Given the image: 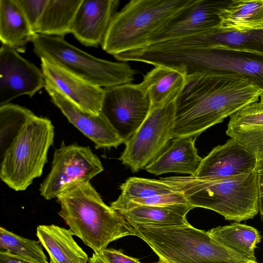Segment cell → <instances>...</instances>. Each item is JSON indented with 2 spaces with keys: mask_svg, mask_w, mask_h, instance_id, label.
<instances>
[{
  "mask_svg": "<svg viewBox=\"0 0 263 263\" xmlns=\"http://www.w3.org/2000/svg\"><path fill=\"white\" fill-rule=\"evenodd\" d=\"M262 93L247 80L234 76L186 77L177 99L173 138L196 137L257 102Z\"/></svg>",
  "mask_w": 263,
  "mask_h": 263,
  "instance_id": "cell-1",
  "label": "cell"
},
{
  "mask_svg": "<svg viewBox=\"0 0 263 263\" xmlns=\"http://www.w3.org/2000/svg\"><path fill=\"white\" fill-rule=\"evenodd\" d=\"M58 214L73 235L95 253L113 241L136 236L133 227L118 212L103 201L90 181L73 184L57 197Z\"/></svg>",
  "mask_w": 263,
  "mask_h": 263,
  "instance_id": "cell-2",
  "label": "cell"
},
{
  "mask_svg": "<svg viewBox=\"0 0 263 263\" xmlns=\"http://www.w3.org/2000/svg\"><path fill=\"white\" fill-rule=\"evenodd\" d=\"M180 192L194 208L216 212L225 219L237 222L254 218L258 211L257 174H247L219 180L192 176L162 178Z\"/></svg>",
  "mask_w": 263,
  "mask_h": 263,
  "instance_id": "cell-3",
  "label": "cell"
},
{
  "mask_svg": "<svg viewBox=\"0 0 263 263\" xmlns=\"http://www.w3.org/2000/svg\"><path fill=\"white\" fill-rule=\"evenodd\" d=\"M195 0H133L117 12L102 44L113 55L147 46Z\"/></svg>",
  "mask_w": 263,
  "mask_h": 263,
  "instance_id": "cell-4",
  "label": "cell"
},
{
  "mask_svg": "<svg viewBox=\"0 0 263 263\" xmlns=\"http://www.w3.org/2000/svg\"><path fill=\"white\" fill-rule=\"evenodd\" d=\"M131 226L136 236L167 263H258L227 248L208 232L190 223L174 227Z\"/></svg>",
  "mask_w": 263,
  "mask_h": 263,
  "instance_id": "cell-5",
  "label": "cell"
},
{
  "mask_svg": "<svg viewBox=\"0 0 263 263\" xmlns=\"http://www.w3.org/2000/svg\"><path fill=\"white\" fill-rule=\"evenodd\" d=\"M165 64L186 77L230 75L242 78L263 91V53L224 46L171 48Z\"/></svg>",
  "mask_w": 263,
  "mask_h": 263,
  "instance_id": "cell-6",
  "label": "cell"
},
{
  "mask_svg": "<svg viewBox=\"0 0 263 263\" xmlns=\"http://www.w3.org/2000/svg\"><path fill=\"white\" fill-rule=\"evenodd\" d=\"M54 137V126L49 119L35 115L30 118L4 151L1 180L14 191L25 190L42 175Z\"/></svg>",
  "mask_w": 263,
  "mask_h": 263,
  "instance_id": "cell-7",
  "label": "cell"
},
{
  "mask_svg": "<svg viewBox=\"0 0 263 263\" xmlns=\"http://www.w3.org/2000/svg\"><path fill=\"white\" fill-rule=\"evenodd\" d=\"M33 50L44 59L80 79L98 87L130 84L137 71L125 62L99 59L68 43L64 37L35 34Z\"/></svg>",
  "mask_w": 263,
  "mask_h": 263,
  "instance_id": "cell-8",
  "label": "cell"
},
{
  "mask_svg": "<svg viewBox=\"0 0 263 263\" xmlns=\"http://www.w3.org/2000/svg\"><path fill=\"white\" fill-rule=\"evenodd\" d=\"M177 99L151 108L141 126L125 142V147L119 160L133 172L145 169L173 139Z\"/></svg>",
  "mask_w": 263,
  "mask_h": 263,
  "instance_id": "cell-9",
  "label": "cell"
},
{
  "mask_svg": "<svg viewBox=\"0 0 263 263\" xmlns=\"http://www.w3.org/2000/svg\"><path fill=\"white\" fill-rule=\"evenodd\" d=\"M103 170L89 147L62 145L55 151L50 171L40 185L41 195L46 200L57 198L73 184L90 181Z\"/></svg>",
  "mask_w": 263,
  "mask_h": 263,
  "instance_id": "cell-10",
  "label": "cell"
},
{
  "mask_svg": "<svg viewBox=\"0 0 263 263\" xmlns=\"http://www.w3.org/2000/svg\"><path fill=\"white\" fill-rule=\"evenodd\" d=\"M101 112L124 141L128 140L147 117L149 97L140 84L104 88Z\"/></svg>",
  "mask_w": 263,
  "mask_h": 263,
  "instance_id": "cell-11",
  "label": "cell"
},
{
  "mask_svg": "<svg viewBox=\"0 0 263 263\" xmlns=\"http://www.w3.org/2000/svg\"><path fill=\"white\" fill-rule=\"evenodd\" d=\"M45 84L42 70L15 49L1 44L0 106L21 96L32 97Z\"/></svg>",
  "mask_w": 263,
  "mask_h": 263,
  "instance_id": "cell-12",
  "label": "cell"
},
{
  "mask_svg": "<svg viewBox=\"0 0 263 263\" xmlns=\"http://www.w3.org/2000/svg\"><path fill=\"white\" fill-rule=\"evenodd\" d=\"M231 2V0H195L153 37L147 46L218 28L220 23L219 14Z\"/></svg>",
  "mask_w": 263,
  "mask_h": 263,
  "instance_id": "cell-13",
  "label": "cell"
},
{
  "mask_svg": "<svg viewBox=\"0 0 263 263\" xmlns=\"http://www.w3.org/2000/svg\"><path fill=\"white\" fill-rule=\"evenodd\" d=\"M44 87L52 102L69 122L95 144L96 148L117 147L124 143L102 112L98 115L88 113L49 85L45 83Z\"/></svg>",
  "mask_w": 263,
  "mask_h": 263,
  "instance_id": "cell-14",
  "label": "cell"
},
{
  "mask_svg": "<svg viewBox=\"0 0 263 263\" xmlns=\"http://www.w3.org/2000/svg\"><path fill=\"white\" fill-rule=\"evenodd\" d=\"M256 157L235 139L214 147L204 158L193 177L219 180L249 174L255 169Z\"/></svg>",
  "mask_w": 263,
  "mask_h": 263,
  "instance_id": "cell-15",
  "label": "cell"
},
{
  "mask_svg": "<svg viewBox=\"0 0 263 263\" xmlns=\"http://www.w3.org/2000/svg\"><path fill=\"white\" fill-rule=\"evenodd\" d=\"M45 82L80 108L94 115L101 112L104 88L92 85L49 61L41 59Z\"/></svg>",
  "mask_w": 263,
  "mask_h": 263,
  "instance_id": "cell-16",
  "label": "cell"
},
{
  "mask_svg": "<svg viewBox=\"0 0 263 263\" xmlns=\"http://www.w3.org/2000/svg\"><path fill=\"white\" fill-rule=\"evenodd\" d=\"M119 3L118 0H83L71 33L86 46L102 45Z\"/></svg>",
  "mask_w": 263,
  "mask_h": 263,
  "instance_id": "cell-17",
  "label": "cell"
},
{
  "mask_svg": "<svg viewBox=\"0 0 263 263\" xmlns=\"http://www.w3.org/2000/svg\"><path fill=\"white\" fill-rule=\"evenodd\" d=\"M226 134L249 151L257 161L263 158V102L249 104L230 116Z\"/></svg>",
  "mask_w": 263,
  "mask_h": 263,
  "instance_id": "cell-18",
  "label": "cell"
},
{
  "mask_svg": "<svg viewBox=\"0 0 263 263\" xmlns=\"http://www.w3.org/2000/svg\"><path fill=\"white\" fill-rule=\"evenodd\" d=\"M202 160L197 153L193 137L173 138L165 150L145 170L155 175L175 173L193 176Z\"/></svg>",
  "mask_w": 263,
  "mask_h": 263,
  "instance_id": "cell-19",
  "label": "cell"
},
{
  "mask_svg": "<svg viewBox=\"0 0 263 263\" xmlns=\"http://www.w3.org/2000/svg\"><path fill=\"white\" fill-rule=\"evenodd\" d=\"M73 233L55 224L39 225L36 236L47 252L50 263H87V254L73 238Z\"/></svg>",
  "mask_w": 263,
  "mask_h": 263,
  "instance_id": "cell-20",
  "label": "cell"
},
{
  "mask_svg": "<svg viewBox=\"0 0 263 263\" xmlns=\"http://www.w3.org/2000/svg\"><path fill=\"white\" fill-rule=\"evenodd\" d=\"M186 83V76L181 70L157 66L139 84L149 97L152 108L177 99Z\"/></svg>",
  "mask_w": 263,
  "mask_h": 263,
  "instance_id": "cell-21",
  "label": "cell"
},
{
  "mask_svg": "<svg viewBox=\"0 0 263 263\" xmlns=\"http://www.w3.org/2000/svg\"><path fill=\"white\" fill-rule=\"evenodd\" d=\"M35 34L17 0H0L1 44L24 52Z\"/></svg>",
  "mask_w": 263,
  "mask_h": 263,
  "instance_id": "cell-22",
  "label": "cell"
},
{
  "mask_svg": "<svg viewBox=\"0 0 263 263\" xmlns=\"http://www.w3.org/2000/svg\"><path fill=\"white\" fill-rule=\"evenodd\" d=\"M195 208L190 203L164 206H138L119 213L131 225L174 227L188 224L187 214Z\"/></svg>",
  "mask_w": 263,
  "mask_h": 263,
  "instance_id": "cell-23",
  "label": "cell"
},
{
  "mask_svg": "<svg viewBox=\"0 0 263 263\" xmlns=\"http://www.w3.org/2000/svg\"><path fill=\"white\" fill-rule=\"evenodd\" d=\"M219 17L218 28L242 33L263 30V0H231Z\"/></svg>",
  "mask_w": 263,
  "mask_h": 263,
  "instance_id": "cell-24",
  "label": "cell"
},
{
  "mask_svg": "<svg viewBox=\"0 0 263 263\" xmlns=\"http://www.w3.org/2000/svg\"><path fill=\"white\" fill-rule=\"evenodd\" d=\"M208 232L214 239L227 248L249 260L256 261L255 249L261 239L256 229L235 222L213 228Z\"/></svg>",
  "mask_w": 263,
  "mask_h": 263,
  "instance_id": "cell-25",
  "label": "cell"
},
{
  "mask_svg": "<svg viewBox=\"0 0 263 263\" xmlns=\"http://www.w3.org/2000/svg\"><path fill=\"white\" fill-rule=\"evenodd\" d=\"M83 0H48L37 34L64 37L71 33L73 22Z\"/></svg>",
  "mask_w": 263,
  "mask_h": 263,
  "instance_id": "cell-26",
  "label": "cell"
},
{
  "mask_svg": "<svg viewBox=\"0 0 263 263\" xmlns=\"http://www.w3.org/2000/svg\"><path fill=\"white\" fill-rule=\"evenodd\" d=\"M40 243L0 227V251L27 263H48Z\"/></svg>",
  "mask_w": 263,
  "mask_h": 263,
  "instance_id": "cell-27",
  "label": "cell"
},
{
  "mask_svg": "<svg viewBox=\"0 0 263 263\" xmlns=\"http://www.w3.org/2000/svg\"><path fill=\"white\" fill-rule=\"evenodd\" d=\"M121 193L116 200L119 202L178 192L175 188L160 179L137 177L128 178L120 186Z\"/></svg>",
  "mask_w": 263,
  "mask_h": 263,
  "instance_id": "cell-28",
  "label": "cell"
},
{
  "mask_svg": "<svg viewBox=\"0 0 263 263\" xmlns=\"http://www.w3.org/2000/svg\"><path fill=\"white\" fill-rule=\"evenodd\" d=\"M35 114L18 105L8 103L0 106L1 147L5 149L20 129Z\"/></svg>",
  "mask_w": 263,
  "mask_h": 263,
  "instance_id": "cell-29",
  "label": "cell"
},
{
  "mask_svg": "<svg viewBox=\"0 0 263 263\" xmlns=\"http://www.w3.org/2000/svg\"><path fill=\"white\" fill-rule=\"evenodd\" d=\"M178 203H189L183 194L179 192L123 202L115 200L111 203L110 206L118 212H120L138 206H164Z\"/></svg>",
  "mask_w": 263,
  "mask_h": 263,
  "instance_id": "cell-30",
  "label": "cell"
},
{
  "mask_svg": "<svg viewBox=\"0 0 263 263\" xmlns=\"http://www.w3.org/2000/svg\"><path fill=\"white\" fill-rule=\"evenodd\" d=\"M34 33L39 25L48 0H17Z\"/></svg>",
  "mask_w": 263,
  "mask_h": 263,
  "instance_id": "cell-31",
  "label": "cell"
},
{
  "mask_svg": "<svg viewBox=\"0 0 263 263\" xmlns=\"http://www.w3.org/2000/svg\"><path fill=\"white\" fill-rule=\"evenodd\" d=\"M108 263H142L138 259L127 256L122 251L112 248L100 252Z\"/></svg>",
  "mask_w": 263,
  "mask_h": 263,
  "instance_id": "cell-32",
  "label": "cell"
},
{
  "mask_svg": "<svg viewBox=\"0 0 263 263\" xmlns=\"http://www.w3.org/2000/svg\"><path fill=\"white\" fill-rule=\"evenodd\" d=\"M255 171L257 177L258 211L263 216V158L257 161Z\"/></svg>",
  "mask_w": 263,
  "mask_h": 263,
  "instance_id": "cell-33",
  "label": "cell"
},
{
  "mask_svg": "<svg viewBox=\"0 0 263 263\" xmlns=\"http://www.w3.org/2000/svg\"><path fill=\"white\" fill-rule=\"evenodd\" d=\"M253 36L256 51L263 53V30L253 31Z\"/></svg>",
  "mask_w": 263,
  "mask_h": 263,
  "instance_id": "cell-34",
  "label": "cell"
},
{
  "mask_svg": "<svg viewBox=\"0 0 263 263\" xmlns=\"http://www.w3.org/2000/svg\"><path fill=\"white\" fill-rule=\"evenodd\" d=\"M0 263H27L12 256L6 251H0Z\"/></svg>",
  "mask_w": 263,
  "mask_h": 263,
  "instance_id": "cell-35",
  "label": "cell"
},
{
  "mask_svg": "<svg viewBox=\"0 0 263 263\" xmlns=\"http://www.w3.org/2000/svg\"><path fill=\"white\" fill-rule=\"evenodd\" d=\"M87 263H108L101 253L94 252Z\"/></svg>",
  "mask_w": 263,
  "mask_h": 263,
  "instance_id": "cell-36",
  "label": "cell"
},
{
  "mask_svg": "<svg viewBox=\"0 0 263 263\" xmlns=\"http://www.w3.org/2000/svg\"><path fill=\"white\" fill-rule=\"evenodd\" d=\"M155 263H167V262L160 259L159 261L155 262Z\"/></svg>",
  "mask_w": 263,
  "mask_h": 263,
  "instance_id": "cell-37",
  "label": "cell"
},
{
  "mask_svg": "<svg viewBox=\"0 0 263 263\" xmlns=\"http://www.w3.org/2000/svg\"><path fill=\"white\" fill-rule=\"evenodd\" d=\"M260 101L261 102H263V93L262 95L260 96Z\"/></svg>",
  "mask_w": 263,
  "mask_h": 263,
  "instance_id": "cell-38",
  "label": "cell"
},
{
  "mask_svg": "<svg viewBox=\"0 0 263 263\" xmlns=\"http://www.w3.org/2000/svg\"><path fill=\"white\" fill-rule=\"evenodd\" d=\"M48 263H50V262H48Z\"/></svg>",
  "mask_w": 263,
  "mask_h": 263,
  "instance_id": "cell-39",
  "label": "cell"
}]
</instances>
